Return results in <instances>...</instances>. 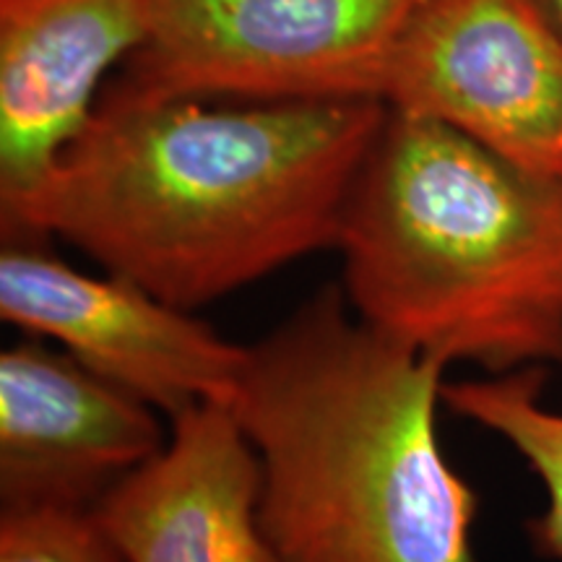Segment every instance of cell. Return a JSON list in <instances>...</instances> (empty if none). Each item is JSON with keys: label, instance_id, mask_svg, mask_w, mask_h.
Returning <instances> with one entry per match:
<instances>
[{"label": "cell", "instance_id": "obj_5", "mask_svg": "<svg viewBox=\"0 0 562 562\" xmlns=\"http://www.w3.org/2000/svg\"><path fill=\"white\" fill-rule=\"evenodd\" d=\"M378 100L562 180V34L537 0H422Z\"/></svg>", "mask_w": 562, "mask_h": 562}, {"label": "cell", "instance_id": "obj_7", "mask_svg": "<svg viewBox=\"0 0 562 562\" xmlns=\"http://www.w3.org/2000/svg\"><path fill=\"white\" fill-rule=\"evenodd\" d=\"M165 448L154 406L42 341L0 355L3 505H97Z\"/></svg>", "mask_w": 562, "mask_h": 562}, {"label": "cell", "instance_id": "obj_8", "mask_svg": "<svg viewBox=\"0 0 562 562\" xmlns=\"http://www.w3.org/2000/svg\"><path fill=\"white\" fill-rule=\"evenodd\" d=\"M144 37V0H0V214L50 178Z\"/></svg>", "mask_w": 562, "mask_h": 562}, {"label": "cell", "instance_id": "obj_3", "mask_svg": "<svg viewBox=\"0 0 562 562\" xmlns=\"http://www.w3.org/2000/svg\"><path fill=\"white\" fill-rule=\"evenodd\" d=\"M336 250L351 311L422 355L562 368V180L385 108Z\"/></svg>", "mask_w": 562, "mask_h": 562}, {"label": "cell", "instance_id": "obj_10", "mask_svg": "<svg viewBox=\"0 0 562 562\" xmlns=\"http://www.w3.org/2000/svg\"><path fill=\"white\" fill-rule=\"evenodd\" d=\"M544 368L495 372L484 381L442 385V402L459 417L503 438L544 484L547 505L529 524L533 550L562 562V412L542 404Z\"/></svg>", "mask_w": 562, "mask_h": 562}, {"label": "cell", "instance_id": "obj_6", "mask_svg": "<svg viewBox=\"0 0 562 562\" xmlns=\"http://www.w3.org/2000/svg\"><path fill=\"white\" fill-rule=\"evenodd\" d=\"M42 237L9 235L0 252V315L154 409L178 417L203 402L229 404L248 347L222 339L136 281L91 277L40 248Z\"/></svg>", "mask_w": 562, "mask_h": 562}, {"label": "cell", "instance_id": "obj_2", "mask_svg": "<svg viewBox=\"0 0 562 562\" xmlns=\"http://www.w3.org/2000/svg\"><path fill=\"white\" fill-rule=\"evenodd\" d=\"M446 368L336 286L250 344L227 406L258 456L279 562H474L480 501L435 419Z\"/></svg>", "mask_w": 562, "mask_h": 562}, {"label": "cell", "instance_id": "obj_4", "mask_svg": "<svg viewBox=\"0 0 562 562\" xmlns=\"http://www.w3.org/2000/svg\"><path fill=\"white\" fill-rule=\"evenodd\" d=\"M422 0H144L146 37L117 81L199 100H378Z\"/></svg>", "mask_w": 562, "mask_h": 562}, {"label": "cell", "instance_id": "obj_11", "mask_svg": "<svg viewBox=\"0 0 562 562\" xmlns=\"http://www.w3.org/2000/svg\"><path fill=\"white\" fill-rule=\"evenodd\" d=\"M0 562H125L94 505H3Z\"/></svg>", "mask_w": 562, "mask_h": 562}, {"label": "cell", "instance_id": "obj_1", "mask_svg": "<svg viewBox=\"0 0 562 562\" xmlns=\"http://www.w3.org/2000/svg\"><path fill=\"white\" fill-rule=\"evenodd\" d=\"M375 100H199L125 83L3 235L60 237L182 311L336 248Z\"/></svg>", "mask_w": 562, "mask_h": 562}, {"label": "cell", "instance_id": "obj_12", "mask_svg": "<svg viewBox=\"0 0 562 562\" xmlns=\"http://www.w3.org/2000/svg\"><path fill=\"white\" fill-rule=\"evenodd\" d=\"M539 9L544 11V16L558 26V32L562 34V0H537Z\"/></svg>", "mask_w": 562, "mask_h": 562}, {"label": "cell", "instance_id": "obj_9", "mask_svg": "<svg viewBox=\"0 0 562 562\" xmlns=\"http://www.w3.org/2000/svg\"><path fill=\"white\" fill-rule=\"evenodd\" d=\"M261 467L222 402L172 417V440L94 505L125 562H279L258 524Z\"/></svg>", "mask_w": 562, "mask_h": 562}]
</instances>
